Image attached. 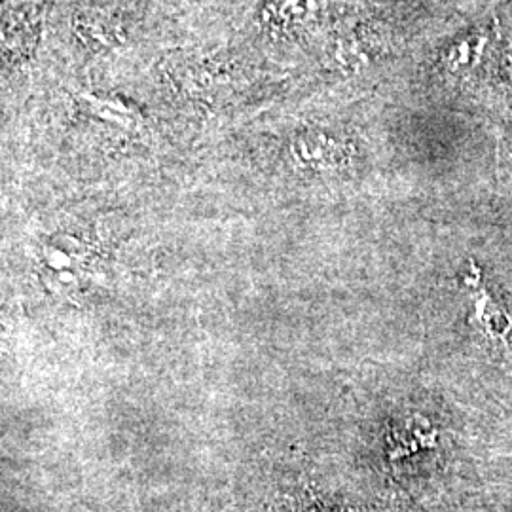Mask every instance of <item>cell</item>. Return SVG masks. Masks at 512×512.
Listing matches in <instances>:
<instances>
[{
    "instance_id": "4",
    "label": "cell",
    "mask_w": 512,
    "mask_h": 512,
    "mask_svg": "<svg viewBox=\"0 0 512 512\" xmlns=\"http://www.w3.org/2000/svg\"><path fill=\"white\" fill-rule=\"evenodd\" d=\"M319 12V0H268L260 12V18L272 31L293 33L311 25Z\"/></svg>"
},
{
    "instance_id": "3",
    "label": "cell",
    "mask_w": 512,
    "mask_h": 512,
    "mask_svg": "<svg viewBox=\"0 0 512 512\" xmlns=\"http://www.w3.org/2000/svg\"><path fill=\"white\" fill-rule=\"evenodd\" d=\"M492 46V31L478 29L454 40L440 57V69L450 76H463L475 71Z\"/></svg>"
},
{
    "instance_id": "5",
    "label": "cell",
    "mask_w": 512,
    "mask_h": 512,
    "mask_svg": "<svg viewBox=\"0 0 512 512\" xmlns=\"http://www.w3.org/2000/svg\"><path fill=\"white\" fill-rule=\"evenodd\" d=\"M294 152L300 160L311 165H329L340 156V143L325 131L310 129L298 133L294 139Z\"/></svg>"
},
{
    "instance_id": "2",
    "label": "cell",
    "mask_w": 512,
    "mask_h": 512,
    "mask_svg": "<svg viewBox=\"0 0 512 512\" xmlns=\"http://www.w3.org/2000/svg\"><path fill=\"white\" fill-rule=\"evenodd\" d=\"M78 101L80 109H84L95 120H101L114 128H135L143 120L137 103L118 93L84 92Z\"/></svg>"
},
{
    "instance_id": "1",
    "label": "cell",
    "mask_w": 512,
    "mask_h": 512,
    "mask_svg": "<svg viewBox=\"0 0 512 512\" xmlns=\"http://www.w3.org/2000/svg\"><path fill=\"white\" fill-rule=\"evenodd\" d=\"M463 285L471 293L478 329L494 342H507L512 334V317L503 304L494 298L482 279V272L471 264V270L463 275Z\"/></svg>"
}]
</instances>
